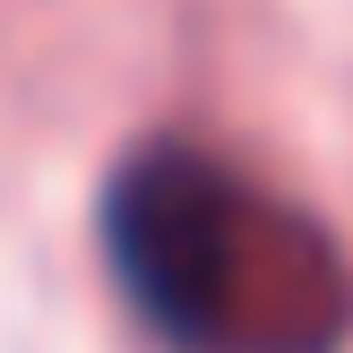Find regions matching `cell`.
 <instances>
[{
    "mask_svg": "<svg viewBox=\"0 0 353 353\" xmlns=\"http://www.w3.org/2000/svg\"><path fill=\"white\" fill-rule=\"evenodd\" d=\"M103 259L164 353H345V241L216 147H138L103 190Z\"/></svg>",
    "mask_w": 353,
    "mask_h": 353,
    "instance_id": "obj_1",
    "label": "cell"
}]
</instances>
